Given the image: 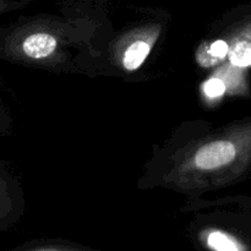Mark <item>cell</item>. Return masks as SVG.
<instances>
[{"instance_id": "9c48e42d", "label": "cell", "mask_w": 251, "mask_h": 251, "mask_svg": "<svg viewBox=\"0 0 251 251\" xmlns=\"http://www.w3.org/2000/svg\"><path fill=\"white\" fill-rule=\"evenodd\" d=\"M2 7H4V1H2V0H0V10H1Z\"/></svg>"}, {"instance_id": "52a82bcc", "label": "cell", "mask_w": 251, "mask_h": 251, "mask_svg": "<svg viewBox=\"0 0 251 251\" xmlns=\"http://www.w3.org/2000/svg\"><path fill=\"white\" fill-rule=\"evenodd\" d=\"M5 199H6V194H5L4 184H2L1 179H0V212L5 206Z\"/></svg>"}, {"instance_id": "ba28073f", "label": "cell", "mask_w": 251, "mask_h": 251, "mask_svg": "<svg viewBox=\"0 0 251 251\" xmlns=\"http://www.w3.org/2000/svg\"><path fill=\"white\" fill-rule=\"evenodd\" d=\"M36 251H60V250H56V249H39Z\"/></svg>"}, {"instance_id": "277c9868", "label": "cell", "mask_w": 251, "mask_h": 251, "mask_svg": "<svg viewBox=\"0 0 251 251\" xmlns=\"http://www.w3.org/2000/svg\"><path fill=\"white\" fill-rule=\"evenodd\" d=\"M150 53V46L146 42L137 41L132 43L125 51L124 59H123V65L127 70H136L141 66L145 59L147 58Z\"/></svg>"}, {"instance_id": "8992f818", "label": "cell", "mask_w": 251, "mask_h": 251, "mask_svg": "<svg viewBox=\"0 0 251 251\" xmlns=\"http://www.w3.org/2000/svg\"><path fill=\"white\" fill-rule=\"evenodd\" d=\"M228 51H229V46L226 41L223 39H218L215 41L210 47V54L212 58H215L216 60H221V59H225L228 55Z\"/></svg>"}, {"instance_id": "3957f363", "label": "cell", "mask_w": 251, "mask_h": 251, "mask_svg": "<svg viewBox=\"0 0 251 251\" xmlns=\"http://www.w3.org/2000/svg\"><path fill=\"white\" fill-rule=\"evenodd\" d=\"M206 244L212 251H247V247L239 239L222 230L208 233Z\"/></svg>"}, {"instance_id": "6da1fadb", "label": "cell", "mask_w": 251, "mask_h": 251, "mask_svg": "<svg viewBox=\"0 0 251 251\" xmlns=\"http://www.w3.org/2000/svg\"><path fill=\"white\" fill-rule=\"evenodd\" d=\"M56 48V41L50 34L37 33L27 37L22 43L25 54L29 58L42 59L50 55Z\"/></svg>"}, {"instance_id": "7a4b0ae2", "label": "cell", "mask_w": 251, "mask_h": 251, "mask_svg": "<svg viewBox=\"0 0 251 251\" xmlns=\"http://www.w3.org/2000/svg\"><path fill=\"white\" fill-rule=\"evenodd\" d=\"M230 63L237 68H249L251 66V21L238 37L235 43L228 51Z\"/></svg>"}, {"instance_id": "5b68a950", "label": "cell", "mask_w": 251, "mask_h": 251, "mask_svg": "<svg viewBox=\"0 0 251 251\" xmlns=\"http://www.w3.org/2000/svg\"><path fill=\"white\" fill-rule=\"evenodd\" d=\"M226 88H227V86H226L225 81L218 77L210 78L203 85L205 95L210 98H218L221 96H223L226 92Z\"/></svg>"}]
</instances>
